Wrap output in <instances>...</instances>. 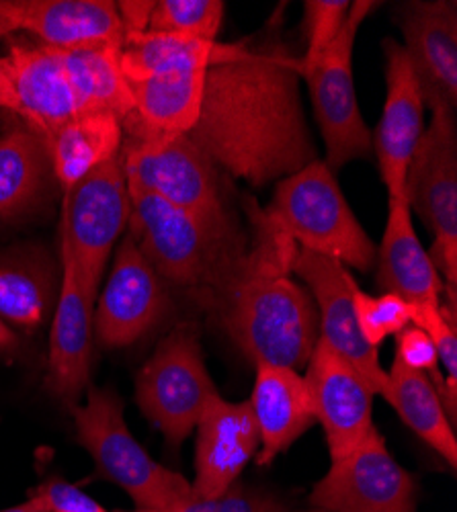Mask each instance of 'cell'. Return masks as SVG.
Wrapping results in <instances>:
<instances>
[{
    "label": "cell",
    "mask_w": 457,
    "mask_h": 512,
    "mask_svg": "<svg viewBox=\"0 0 457 512\" xmlns=\"http://www.w3.org/2000/svg\"><path fill=\"white\" fill-rule=\"evenodd\" d=\"M300 80V58L277 35L238 41L205 70L189 140L218 170L259 189L300 173L318 158Z\"/></svg>",
    "instance_id": "obj_1"
},
{
    "label": "cell",
    "mask_w": 457,
    "mask_h": 512,
    "mask_svg": "<svg viewBox=\"0 0 457 512\" xmlns=\"http://www.w3.org/2000/svg\"><path fill=\"white\" fill-rule=\"evenodd\" d=\"M357 326L367 345L380 349L388 336H398L412 320L410 304L394 293L369 295L359 287L353 293Z\"/></svg>",
    "instance_id": "obj_31"
},
{
    "label": "cell",
    "mask_w": 457,
    "mask_h": 512,
    "mask_svg": "<svg viewBox=\"0 0 457 512\" xmlns=\"http://www.w3.org/2000/svg\"><path fill=\"white\" fill-rule=\"evenodd\" d=\"M33 494L44 498L50 512H109L85 490L56 476L41 482Z\"/></svg>",
    "instance_id": "obj_35"
},
{
    "label": "cell",
    "mask_w": 457,
    "mask_h": 512,
    "mask_svg": "<svg viewBox=\"0 0 457 512\" xmlns=\"http://www.w3.org/2000/svg\"><path fill=\"white\" fill-rule=\"evenodd\" d=\"M19 347V336L17 332L0 318V353H11Z\"/></svg>",
    "instance_id": "obj_38"
},
{
    "label": "cell",
    "mask_w": 457,
    "mask_h": 512,
    "mask_svg": "<svg viewBox=\"0 0 457 512\" xmlns=\"http://www.w3.org/2000/svg\"><path fill=\"white\" fill-rule=\"evenodd\" d=\"M169 287L156 275L134 238H121L109 279L97 297L93 328L103 349H126L169 314Z\"/></svg>",
    "instance_id": "obj_12"
},
{
    "label": "cell",
    "mask_w": 457,
    "mask_h": 512,
    "mask_svg": "<svg viewBox=\"0 0 457 512\" xmlns=\"http://www.w3.org/2000/svg\"><path fill=\"white\" fill-rule=\"evenodd\" d=\"M216 394L193 322L166 334L136 377V404L171 449L195 431L207 400Z\"/></svg>",
    "instance_id": "obj_6"
},
{
    "label": "cell",
    "mask_w": 457,
    "mask_h": 512,
    "mask_svg": "<svg viewBox=\"0 0 457 512\" xmlns=\"http://www.w3.org/2000/svg\"><path fill=\"white\" fill-rule=\"evenodd\" d=\"M396 361H400L408 369L423 371V373H433V371H437V365H439V357H437V349L433 345V340L427 336L425 330H421L414 324L406 326L398 334Z\"/></svg>",
    "instance_id": "obj_36"
},
{
    "label": "cell",
    "mask_w": 457,
    "mask_h": 512,
    "mask_svg": "<svg viewBox=\"0 0 457 512\" xmlns=\"http://www.w3.org/2000/svg\"><path fill=\"white\" fill-rule=\"evenodd\" d=\"M404 201L435 236L429 256L443 285L457 287V117L445 105L431 107L406 168Z\"/></svg>",
    "instance_id": "obj_7"
},
{
    "label": "cell",
    "mask_w": 457,
    "mask_h": 512,
    "mask_svg": "<svg viewBox=\"0 0 457 512\" xmlns=\"http://www.w3.org/2000/svg\"><path fill=\"white\" fill-rule=\"evenodd\" d=\"M119 158L130 191L156 195L199 216H222L228 211L216 164L187 134L123 138Z\"/></svg>",
    "instance_id": "obj_10"
},
{
    "label": "cell",
    "mask_w": 457,
    "mask_h": 512,
    "mask_svg": "<svg viewBox=\"0 0 457 512\" xmlns=\"http://www.w3.org/2000/svg\"><path fill=\"white\" fill-rule=\"evenodd\" d=\"M378 287L410 306H441L443 281L412 226L404 199H390L388 224L378 250Z\"/></svg>",
    "instance_id": "obj_22"
},
{
    "label": "cell",
    "mask_w": 457,
    "mask_h": 512,
    "mask_svg": "<svg viewBox=\"0 0 457 512\" xmlns=\"http://www.w3.org/2000/svg\"><path fill=\"white\" fill-rule=\"evenodd\" d=\"M76 441L93 457L97 474L126 490L138 508L166 512L193 492L191 482L154 461L134 439L123 400L109 388L89 386L85 402L72 410Z\"/></svg>",
    "instance_id": "obj_5"
},
{
    "label": "cell",
    "mask_w": 457,
    "mask_h": 512,
    "mask_svg": "<svg viewBox=\"0 0 457 512\" xmlns=\"http://www.w3.org/2000/svg\"><path fill=\"white\" fill-rule=\"evenodd\" d=\"M234 44L203 41L175 33H128L119 50V66L128 82L177 70H207L224 60Z\"/></svg>",
    "instance_id": "obj_26"
},
{
    "label": "cell",
    "mask_w": 457,
    "mask_h": 512,
    "mask_svg": "<svg viewBox=\"0 0 457 512\" xmlns=\"http://www.w3.org/2000/svg\"><path fill=\"white\" fill-rule=\"evenodd\" d=\"M412 312V324L419 326L427 332V336L433 340L437 349L439 363L445 365V379L457 381V314L451 312L445 304L441 306H429L419 304L410 306Z\"/></svg>",
    "instance_id": "obj_34"
},
{
    "label": "cell",
    "mask_w": 457,
    "mask_h": 512,
    "mask_svg": "<svg viewBox=\"0 0 457 512\" xmlns=\"http://www.w3.org/2000/svg\"><path fill=\"white\" fill-rule=\"evenodd\" d=\"M298 244L263 209L253 213L251 252L244 271L210 312L255 367L300 371L320 338L318 310L308 291L289 279Z\"/></svg>",
    "instance_id": "obj_2"
},
{
    "label": "cell",
    "mask_w": 457,
    "mask_h": 512,
    "mask_svg": "<svg viewBox=\"0 0 457 512\" xmlns=\"http://www.w3.org/2000/svg\"><path fill=\"white\" fill-rule=\"evenodd\" d=\"M132 512H158V510H152V508H136Z\"/></svg>",
    "instance_id": "obj_40"
},
{
    "label": "cell",
    "mask_w": 457,
    "mask_h": 512,
    "mask_svg": "<svg viewBox=\"0 0 457 512\" xmlns=\"http://www.w3.org/2000/svg\"><path fill=\"white\" fill-rule=\"evenodd\" d=\"M224 7L222 0H158L152 5L146 31L218 41Z\"/></svg>",
    "instance_id": "obj_30"
},
{
    "label": "cell",
    "mask_w": 457,
    "mask_h": 512,
    "mask_svg": "<svg viewBox=\"0 0 457 512\" xmlns=\"http://www.w3.org/2000/svg\"><path fill=\"white\" fill-rule=\"evenodd\" d=\"M0 19L11 35L25 31L56 50L123 44L126 37L111 0H0Z\"/></svg>",
    "instance_id": "obj_18"
},
{
    "label": "cell",
    "mask_w": 457,
    "mask_h": 512,
    "mask_svg": "<svg viewBox=\"0 0 457 512\" xmlns=\"http://www.w3.org/2000/svg\"><path fill=\"white\" fill-rule=\"evenodd\" d=\"M54 175L48 142L23 123L0 136V220L23 216Z\"/></svg>",
    "instance_id": "obj_27"
},
{
    "label": "cell",
    "mask_w": 457,
    "mask_h": 512,
    "mask_svg": "<svg viewBox=\"0 0 457 512\" xmlns=\"http://www.w3.org/2000/svg\"><path fill=\"white\" fill-rule=\"evenodd\" d=\"M166 512H294L275 494L246 490L234 484L216 498H203L191 492L177 500Z\"/></svg>",
    "instance_id": "obj_33"
},
{
    "label": "cell",
    "mask_w": 457,
    "mask_h": 512,
    "mask_svg": "<svg viewBox=\"0 0 457 512\" xmlns=\"http://www.w3.org/2000/svg\"><path fill=\"white\" fill-rule=\"evenodd\" d=\"M130 216L132 199L119 156L64 193L60 252L74 263L82 283L97 297L109 256L128 228Z\"/></svg>",
    "instance_id": "obj_8"
},
{
    "label": "cell",
    "mask_w": 457,
    "mask_h": 512,
    "mask_svg": "<svg viewBox=\"0 0 457 512\" xmlns=\"http://www.w3.org/2000/svg\"><path fill=\"white\" fill-rule=\"evenodd\" d=\"M298 512H324V510H318V508H308V510H298Z\"/></svg>",
    "instance_id": "obj_41"
},
{
    "label": "cell",
    "mask_w": 457,
    "mask_h": 512,
    "mask_svg": "<svg viewBox=\"0 0 457 512\" xmlns=\"http://www.w3.org/2000/svg\"><path fill=\"white\" fill-rule=\"evenodd\" d=\"M263 211L300 248L359 271L376 265V244L355 218L335 173L320 158L281 179L271 205Z\"/></svg>",
    "instance_id": "obj_4"
},
{
    "label": "cell",
    "mask_w": 457,
    "mask_h": 512,
    "mask_svg": "<svg viewBox=\"0 0 457 512\" xmlns=\"http://www.w3.org/2000/svg\"><path fill=\"white\" fill-rule=\"evenodd\" d=\"M384 400L400 414L408 429L439 453L451 469L457 465V439L437 390L427 373L404 367L394 359Z\"/></svg>",
    "instance_id": "obj_28"
},
{
    "label": "cell",
    "mask_w": 457,
    "mask_h": 512,
    "mask_svg": "<svg viewBox=\"0 0 457 512\" xmlns=\"http://www.w3.org/2000/svg\"><path fill=\"white\" fill-rule=\"evenodd\" d=\"M376 7L378 3H371V0L351 3L337 39L310 70L300 74L308 84L314 115L326 146L324 162L332 173L353 160H367L373 154L371 132L355 95L353 48L359 27Z\"/></svg>",
    "instance_id": "obj_9"
},
{
    "label": "cell",
    "mask_w": 457,
    "mask_h": 512,
    "mask_svg": "<svg viewBox=\"0 0 457 512\" xmlns=\"http://www.w3.org/2000/svg\"><path fill=\"white\" fill-rule=\"evenodd\" d=\"M304 375L316 420L322 424L330 461L347 455L373 426V394L365 379L318 338Z\"/></svg>",
    "instance_id": "obj_17"
},
{
    "label": "cell",
    "mask_w": 457,
    "mask_h": 512,
    "mask_svg": "<svg viewBox=\"0 0 457 512\" xmlns=\"http://www.w3.org/2000/svg\"><path fill=\"white\" fill-rule=\"evenodd\" d=\"M324 512H414L417 480L390 455L376 426L343 457L308 496Z\"/></svg>",
    "instance_id": "obj_11"
},
{
    "label": "cell",
    "mask_w": 457,
    "mask_h": 512,
    "mask_svg": "<svg viewBox=\"0 0 457 512\" xmlns=\"http://www.w3.org/2000/svg\"><path fill=\"white\" fill-rule=\"evenodd\" d=\"M54 179L66 193L95 168L119 156L123 121L113 113H78L48 138Z\"/></svg>",
    "instance_id": "obj_25"
},
{
    "label": "cell",
    "mask_w": 457,
    "mask_h": 512,
    "mask_svg": "<svg viewBox=\"0 0 457 512\" xmlns=\"http://www.w3.org/2000/svg\"><path fill=\"white\" fill-rule=\"evenodd\" d=\"M60 265L62 285L52 316L46 388L60 404L72 410L91 386L97 295L85 287L74 263L62 252Z\"/></svg>",
    "instance_id": "obj_15"
},
{
    "label": "cell",
    "mask_w": 457,
    "mask_h": 512,
    "mask_svg": "<svg viewBox=\"0 0 457 512\" xmlns=\"http://www.w3.org/2000/svg\"><path fill=\"white\" fill-rule=\"evenodd\" d=\"M349 7L351 3H347V0H306L302 23L306 52L300 56V74L310 70L332 41L337 39Z\"/></svg>",
    "instance_id": "obj_32"
},
{
    "label": "cell",
    "mask_w": 457,
    "mask_h": 512,
    "mask_svg": "<svg viewBox=\"0 0 457 512\" xmlns=\"http://www.w3.org/2000/svg\"><path fill=\"white\" fill-rule=\"evenodd\" d=\"M396 23L417 76L423 103L457 111V3L412 0L398 7Z\"/></svg>",
    "instance_id": "obj_16"
},
{
    "label": "cell",
    "mask_w": 457,
    "mask_h": 512,
    "mask_svg": "<svg viewBox=\"0 0 457 512\" xmlns=\"http://www.w3.org/2000/svg\"><path fill=\"white\" fill-rule=\"evenodd\" d=\"M0 111L48 138L80 113L62 52L31 41H9L0 54Z\"/></svg>",
    "instance_id": "obj_13"
},
{
    "label": "cell",
    "mask_w": 457,
    "mask_h": 512,
    "mask_svg": "<svg viewBox=\"0 0 457 512\" xmlns=\"http://www.w3.org/2000/svg\"><path fill=\"white\" fill-rule=\"evenodd\" d=\"M205 70H177L128 82L134 109L123 121V138L189 134L197 123Z\"/></svg>",
    "instance_id": "obj_23"
},
{
    "label": "cell",
    "mask_w": 457,
    "mask_h": 512,
    "mask_svg": "<svg viewBox=\"0 0 457 512\" xmlns=\"http://www.w3.org/2000/svg\"><path fill=\"white\" fill-rule=\"evenodd\" d=\"M9 37H11V33H9V29L5 27L3 19H0V39H9Z\"/></svg>",
    "instance_id": "obj_39"
},
{
    "label": "cell",
    "mask_w": 457,
    "mask_h": 512,
    "mask_svg": "<svg viewBox=\"0 0 457 512\" xmlns=\"http://www.w3.org/2000/svg\"><path fill=\"white\" fill-rule=\"evenodd\" d=\"M130 199V236L144 259L166 287L193 295L210 310L251 252L232 213L199 216L144 191H130Z\"/></svg>",
    "instance_id": "obj_3"
},
{
    "label": "cell",
    "mask_w": 457,
    "mask_h": 512,
    "mask_svg": "<svg viewBox=\"0 0 457 512\" xmlns=\"http://www.w3.org/2000/svg\"><path fill=\"white\" fill-rule=\"evenodd\" d=\"M259 429V465H269L318 422L306 379L300 371L259 365L251 400Z\"/></svg>",
    "instance_id": "obj_21"
},
{
    "label": "cell",
    "mask_w": 457,
    "mask_h": 512,
    "mask_svg": "<svg viewBox=\"0 0 457 512\" xmlns=\"http://www.w3.org/2000/svg\"><path fill=\"white\" fill-rule=\"evenodd\" d=\"M386 56V105L376 134H371L373 154L390 199H404L406 168L423 134V97L402 44L384 39Z\"/></svg>",
    "instance_id": "obj_20"
},
{
    "label": "cell",
    "mask_w": 457,
    "mask_h": 512,
    "mask_svg": "<svg viewBox=\"0 0 457 512\" xmlns=\"http://www.w3.org/2000/svg\"><path fill=\"white\" fill-rule=\"evenodd\" d=\"M292 273H296L314 295L322 343L351 363L373 394L384 398L388 390V373L382 369L378 349L367 345L357 326L353 310L357 283L347 267L335 259L298 246Z\"/></svg>",
    "instance_id": "obj_14"
},
{
    "label": "cell",
    "mask_w": 457,
    "mask_h": 512,
    "mask_svg": "<svg viewBox=\"0 0 457 512\" xmlns=\"http://www.w3.org/2000/svg\"><path fill=\"white\" fill-rule=\"evenodd\" d=\"M193 492L216 498L238 482L246 463L259 453L261 439L251 404L228 402L220 394L207 400L197 422Z\"/></svg>",
    "instance_id": "obj_19"
},
{
    "label": "cell",
    "mask_w": 457,
    "mask_h": 512,
    "mask_svg": "<svg viewBox=\"0 0 457 512\" xmlns=\"http://www.w3.org/2000/svg\"><path fill=\"white\" fill-rule=\"evenodd\" d=\"M62 285V265L46 252H0V318L13 330L37 332L54 316Z\"/></svg>",
    "instance_id": "obj_24"
},
{
    "label": "cell",
    "mask_w": 457,
    "mask_h": 512,
    "mask_svg": "<svg viewBox=\"0 0 457 512\" xmlns=\"http://www.w3.org/2000/svg\"><path fill=\"white\" fill-rule=\"evenodd\" d=\"M0 512H50V510H48V504L44 502V498L31 492V496L25 502H21L17 506L3 508Z\"/></svg>",
    "instance_id": "obj_37"
},
{
    "label": "cell",
    "mask_w": 457,
    "mask_h": 512,
    "mask_svg": "<svg viewBox=\"0 0 457 512\" xmlns=\"http://www.w3.org/2000/svg\"><path fill=\"white\" fill-rule=\"evenodd\" d=\"M121 44L60 50L80 113H113L121 121L134 109L130 84L119 66Z\"/></svg>",
    "instance_id": "obj_29"
}]
</instances>
